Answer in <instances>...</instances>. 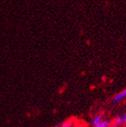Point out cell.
<instances>
[{
  "label": "cell",
  "mask_w": 126,
  "mask_h": 127,
  "mask_svg": "<svg viewBox=\"0 0 126 127\" xmlns=\"http://www.w3.org/2000/svg\"><path fill=\"white\" fill-rule=\"evenodd\" d=\"M74 127H90L87 123H85L84 121H81V120H78L75 124Z\"/></svg>",
  "instance_id": "obj_6"
},
{
  "label": "cell",
  "mask_w": 126,
  "mask_h": 127,
  "mask_svg": "<svg viewBox=\"0 0 126 127\" xmlns=\"http://www.w3.org/2000/svg\"><path fill=\"white\" fill-rule=\"evenodd\" d=\"M109 127H117V126H116V125H111Z\"/></svg>",
  "instance_id": "obj_7"
},
{
  "label": "cell",
  "mask_w": 126,
  "mask_h": 127,
  "mask_svg": "<svg viewBox=\"0 0 126 127\" xmlns=\"http://www.w3.org/2000/svg\"><path fill=\"white\" fill-rule=\"evenodd\" d=\"M111 125H112L111 120H108V119L104 118L103 120H101L99 124H97V125H94V126H92V127H109Z\"/></svg>",
  "instance_id": "obj_5"
},
{
  "label": "cell",
  "mask_w": 126,
  "mask_h": 127,
  "mask_svg": "<svg viewBox=\"0 0 126 127\" xmlns=\"http://www.w3.org/2000/svg\"><path fill=\"white\" fill-rule=\"evenodd\" d=\"M103 119H104L103 114H97V115H95L94 117L92 118V120H91V125L94 126V125L99 124L101 120H103Z\"/></svg>",
  "instance_id": "obj_4"
},
{
  "label": "cell",
  "mask_w": 126,
  "mask_h": 127,
  "mask_svg": "<svg viewBox=\"0 0 126 127\" xmlns=\"http://www.w3.org/2000/svg\"><path fill=\"white\" fill-rule=\"evenodd\" d=\"M126 99V87L124 89H123L122 91H120L119 93H117L112 99V101L114 103H118L120 101H124Z\"/></svg>",
  "instance_id": "obj_3"
},
{
  "label": "cell",
  "mask_w": 126,
  "mask_h": 127,
  "mask_svg": "<svg viewBox=\"0 0 126 127\" xmlns=\"http://www.w3.org/2000/svg\"><path fill=\"white\" fill-rule=\"evenodd\" d=\"M111 122H112V125H116L117 127L126 125V112H124V113L115 117L113 120H111Z\"/></svg>",
  "instance_id": "obj_1"
},
{
  "label": "cell",
  "mask_w": 126,
  "mask_h": 127,
  "mask_svg": "<svg viewBox=\"0 0 126 127\" xmlns=\"http://www.w3.org/2000/svg\"><path fill=\"white\" fill-rule=\"evenodd\" d=\"M78 121V119L76 117H70L65 120H63L62 123L58 124L57 127H74L76 122Z\"/></svg>",
  "instance_id": "obj_2"
},
{
  "label": "cell",
  "mask_w": 126,
  "mask_h": 127,
  "mask_svg": "<svg viewBox=\"0 0 126 127\" xmlns=\"http://www.w3.org/2000/svg\"><path fill=\"white\" fill-rule=\"evenodd\" d=\"M120 127H126V125H122V126H120Z\"/></svg>",
  "instance_id": "obj_8"
}]
</instances>
